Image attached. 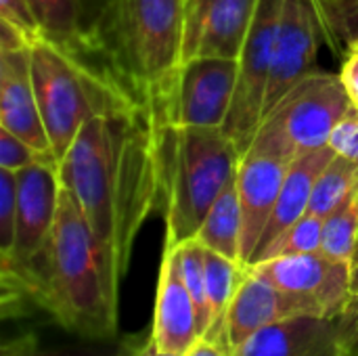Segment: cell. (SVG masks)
Returning a JSON list of instances; mask_svg holds the SVG:
<instances>
[{"instance_id": "cell-7", "label": "cell", "mask_w": 358, "mask_h": 356, "mask_svg": "<svg viewBox=\"0 0 358 356\" xmlns=\"http://www.w3.org/2000/svg\"><path fill=\"white\" fill-rule=\"evenodd\" d=\"M17 174V227L15 250L10 260L0 262L2 277V304L19 302L25 298V281L42 256L61 199V174L59 159H40Z\"/></svg>"}, {"instance_id": "cell-23", "label": "cell", "mask_w": 358, "mask_h": 356, "mask_svg": "<svg viewBox=\"0 0 358 356\" xmlns=\"http://www.w3.org/2000/svg\"><path fill=\"white\" fill-rule=\"evenodd\" d=\"M358 250V187L325 218L321 252L340 262H352Z\"/></svg>"}, {"instance_id": "cell-15", "label": "cell", "mask_w": 358, "mask_h": 356, "mask_svg": "<svg viewBox=\"0 0 358 356\" xmlns=\"http://www.w3.org/2000/svg\"><path fill=\"white\" fill-rule=\"evenodd\" d=\"M289 164L292 162L256 147H250L241 157L237 187L243 212L241 262L245 266H250V260L260 243Z\"/></svg>"}, {"instance_id": "cell-3", "label": "cell", "mask_w": 358, "mask_h": 356, "mask_svg": "<svg viewBox=\"0 0 358 356\" xmlns=\"http://www.w3.org/2000/svg\"><path fill=\"white\" fill-rule=\"evenodd\" d=\"M187 0H107L92 23L90 50L157 113L182 65Z\"/></svg>"}, {"instance_id": "cell-16", "label": "cell", "mask_w": 358, "mask_h": 356, "mask_svg": "<svg viewBox=\"0 0 358 356\" xmlns=\"http://www.w3.org/2000/svg\"><path fill=\"white\" fill-rule=\"evenodd\" d=\"M292 317H323V313L313 302L279 290L277 285L248 269L227 319L231 355L252 334Z\"/></svg>"}, {"instance_id": "cell-5", "label": "cell", "mask_w": 358, "mask_h": 356, "mask_svg": "<svg viewBox=\"0 0 358 356\" xmlns=\"http://www.w3.org/2000/svg\"><path fill=\"white\" fill-rule=\"evenodd\" d=\"M84 55L48 38H38L29 46L31 78L57 159L90 120L141 103L109 67H94Z\"/></svg>"}, {"instance_id": "cell-12", "label": "cell", "mask_w": 358, "mask_h": 356, "mask_svg": "<svg viewBox=\"0 0 358 356\" xmlns=\"http://www.w3.org/2000/svg\"><path fill=\"white\" fill-rule=\"evenodd\" d=\"M260 0H187L182 61L239 59Z\"/></svg>"}, {"instance_id": "cell-34", "label": "cell", "mask_w": 358, "mask_h": 356, "mask_svg": "<svg viewBox=\"0 0 358 356\" xmlns=\"http://www.w3.org/2000/svg\"><path fill=\"white\" fill-rule=\"evenodd\" d=\"M34 44V40L29 36H25L17 25L0 19V52L6 50H19V48H29Z\"/></svg>"}, {"instance_id": "cell-10", "label": "cell", "mask_w": 358, "mask_h": 356, "mask_svg": "<svg viewBox=\"0 0 358 356\" xmlns=\"http://www.w3.org/2000/svg\"><path fill=\"white\" fill-rule=\"evenodd\" d=\"M250 269L279 290L313 302L327 319H336L352 296L350 262L334 260L323 252L279 256Z\"/></svg>"}, {"instance_id": "cell-29", "label": "cell", "mask_w": 358, "mask_h": 356, "mask_svg": "<svg viewBox=\"0 0 358 356\" xmlns=\"http://www.w3.org/2000/svg\"><path fill=\"white\" fill-rule=\"evenodd\" d=\"M40 159H57V157H46L38 153L31 145H27L23 138L15 136L13 132L0 128V168L19 172Z\"/></svg>"}, {"instance_id": "cell-28", "label": "cell", "mask_w": 358, "mask_h": 356, "mask_svg": "<svg viewBox=\"0 0 358 356\" xmlns=\"http://www.w3.org/2000/svg\"><path fill=\"white\" fill-rule=\"evenodd\" d=\"M17 227V174L0 168V262L10 260Z\"/></svg>"}, {"instance_id": "cell-2", "label": "cell", "mask_w": 358, "mask_h": 356, "mask_svg": "<svg viewBox=\"0 0 358 356\" xmlns=\"http://www.w3.org/2000/svg\"><path fill=\"white\" fill-rule=\"evenodd\" d=\"M25 298L80 338L107 342L117 336L120 287L107 273L84 212L65 187L50 239L27 275Z\"/></svg>"}, {"instance_id": "cell-37", "label": "cell", "mask_w": 358, "mask_h": 356, "mask_svg": "<svg viewBox=\"0 0 358 356\" xmlns=\"http://www.w3.org/2000/svg\"><path fill=\"white\" fill-rule=\"evenodd\" d=\"M350 290L352 294H358V250L350 262Z\"/></svg>"}, {"instance_id": "cell-35", "label": "cell", "mask_w": 358, "mask_h": 356, "mask_svg": "<svg viewBox=\"0 0 358 356\" xmlns=\"http://www.w3.org/2000/svg\"><path fill=\"white\" fill-rule=\"evenodd\" d=\"M187 356H231L227 350H222V348H218V346H214L212 342H208V340H199L197 344H195V348L189 353Z\"/></svg>"}, {"instance_id": "cell-4", "label": "cell", "mask_w": 358, "mask_h": 356, "mask_svg": "<svg viewBox=\"0 0 358 356\" xmlns=\"http://www.w3.org/2000/svg\"><path fill=\"white\" fill-rule=\"evenodd\" d=\"M153 130L164 248H178L197 237L212 204L237 178L243 153L224 128L153 122Z\"/></svg>"}, {"instance_id": "cell-8", "label": "cell", "mask_w": 358, "mask_h": 356, "mask_svg": "<svg viewBox=\"0 0 358 356\" xmlns=\"http://www.w3.org/2000/svg\"><path fill=\"white\" fill-rule=\"evenodd\" d=\"M283 2L285 0H260L252 29L237 59L239 78L224 130L239 145L241 153H245L252 145L264 115Z\"/></svg>"}, {"instance_id": "cell-31", "label": "cell", "mask_w": 358, "mask_h": 356, "mask_svg": "<svg viewBox=\"0 0 358 356\" xmlns=\"http://www.w3.org/2000/svg\"><path fill=\"white\" fill-rule=\"evenodd\" d=\"M0 19L17 25L34 42L42 38V29H40V23L34 15L29 0H0Z\"/></svg>"}, {"instance_id": "cell-11", "label": "cell", "mask_w": 358, "mask_h": 356, "mask_svg": "<svg viewBox=\"0 0 358 356\" xmlns=\"http://www.w3.org/2000/svg\"><path fill=\"white\" fill-rule=\"evenodd\" d=\"M323 42L325 29L317 0H285L275 44V61L271 69L264 113L273 105H277L300 80L317 71L315 63Z\"/></svg>"}, {"instance_id": "cell-19", "label": "cell", "mask_w": 358, "mask_h": 356, "mask_svg": "<svg viewBox=\"0 0 358 356\" xmlns=\"http://www.w3.org/2000/svg\"><path fill=\"white\" fill-rule=\"evenodd\" d=\"M250 266L231 260L218 252L206 248V285H208V304H210V329L203 340L227 350L231 355L227 319L233 298L245 277Z\"/></svg>"}, {"instance_id": "cell-39", "label": "cell", "mask_w": 358, "mask_h": 356, "mask_svg": "<svg viewBox=\"0 0 358 356\" xmlns=\"http://www.w3.org/2000/svg\"><path fill=\"white\" fill-rule=\"evenodd\" d=\"M338 0H317V6H319V10H325L327 6H331V4H336Z\"/></svg>"}, {"instance_id": "cell-30", "label": "cell", "mask_w": 358, "mask_h": 356, "mask_svg": "<svg viewBox=\"0 0 358 356\" xmlns=\"http://www.w3.org/2000/svg\"><path fill=\"white\" fill-rule=\"evenodd\" d=\"M336 340L342 353L358 356V294H352L344 311L336 317Z\"/></svg>"}, {"instance_id": "cell-17", "label": "cell", "mask_w": 358, "mask_h": 356, "mask_svg": "<svg viewBox=\"0 0 358 356\" xmlns=\"http://www.w3.org/2000/svg\"><path fill=\"white\" fill-rule=\"evenodd\" d=\"M336 319L292 317L243 340L231 356H338Z\"/></svg>"}, {"instance_id": "cell-25", "label": "cell", "mask_w": 358, "mask_h": 356, "mask_svg": "<svg viewBox=\"0 0 358 356\" xmlns=\"http://www.w3.org/2000/svg\"><path fill=\"white\" fill-rule=\"evenodd\" d=\"M323 227H325V218L306 212L300 220H296L287 231H283L258 258L254 264L271 260V258H279V256H296V254H313V252H321V243H323ZM252 264V266H254Z\"/></svg>"}, {"instance_id": "cell-27", "label": "cell", "mask_w": 358, "mask_h": 356, "mask_svg": "<svg viewBox=\"0 0 358 356\" xmlns=\"http://www.w3.org/2000/svg\"><path fill=\"white\" fill-rule=\"evenodd\" d=\"M130 336L117 346H50L44 348L34 336H19L2 346L0 356H122L128 348Z\"/></svg>"}, {"instance_id": "cell-6", "label": "cell", "mask_w": 358, "mask_h": 356, "mask_svg": "<svg viewBox=\"0 0 358 356\" xmlns=\"http://www.w3.org/2000/svg\"><path fill=\"white\" fill-rule=\"evenodd\" d=\"M352 109L340 73L313 71L264 113L250 147L294 162L329 147L331 132Z\"/></svg>"}, {"instance_id": "cell-36", "label": "cell", "mask_w": 358, "mask_h": 356, "mask_svg": "<svg viewBox=\"0 0 358 356\" xmlns=\"http://www.w3.org/2000/svg\"><path fill=\"white\" fill-rule=\"evenodd\" d=\"M149 342V340H147ZM147 342L138 336H130V342H128V348L122 356H145V350H147Z\"/></svg>"}, {"instance_id": "cell-41", "label": "cell", "mask_w": 358, "mask_h": 356, "mask_svg": "<svg viewBox=\"0 0 358 356\" xmlns=\"http://www.w3.org/2000/svg\"><path fill=\"white\" fill-rule=\"evenodd\" d=\"M352 48H357V50H358V40H357V42H355V46H352ZM352 48H350V50H352Z\"/></svg>"}, {"instance_id": "cell-32", "label": "cell", "mask_w": 358, "mask_h": 356, "mask_svg": "<svg viewBox=\"0 0 358 356\" xmlns=\"http://www.w3.org/2000/svg\"><path fill=\"white\" fill-rule=\"evenodd\" d=\"M329 147L336 151V155H342L346 159H352L358 164V111L352 109L331 132Z\"/></svg>"}, {"instance_id": "cell-1", "label": "cell", "mask_w": 358, "mask_h": 356, "mask_svg": "<svg viewBox=\"0 0 358 356\" xmlns=\"http://www.w3.org/2000/svg\"><path fill=\"white\" fill-rule=\"evenodd\" d=\"M59 174L120 287L134 241L157 212V145L149 109L138 103L90 120L59 159Z\"/></svg>"}, {"instance_id": "cell-24", "label": "cell", "mask_w": 358, "mask_h": 356, "mask_svg": "<svg viewBox=\"0 0 358 356\" xmlns=\"http://www.w3.org/2000/svg\"><path fill=\"white\" fill-rule=\"evenodd\" d=\"M176 250H178L180 275L193 298L201 338H206L210 329V304H208V285H206V248L197 239H191V241L180 243Z\"/></svg>"}, {"instance_id": "cell-13", "label": "cell", "mask_w": 358, "mask_h": 356, "mask_svg": "<svg viewBox=\"0 0 358 356\" xmlns=\"http://www.w3.org/2000/svg\"><path fill=\"white\" fill-rule=\"evenodd\" d=\"M0 128L13 132L46 157H57L42 120L29 48L0 52Z\"/></svg>"}, {"instance_id": "cell-33", "label": "cell", "mask_w": 358, "mask_h": 356, "mask_svg": "<svg viewBox=\"0 0 358 356\" xmlns=\"http://www.w3.org/2000/svg\"><path fill=\"white\" fill-rule=\"evenodd\" d=\"M340 78L346 86V92L355 105V109L358 111V50L352 48L344 61H342V71H340Z\"/></svg>"}, {"instance_id": "cell-9", "label": "cell", "mask_w": 358, "mask_h": 356, "mask_svg": "<svg viewBox=\"0 0 358 356\" xmlns=\"http://www.w3.org/2000/svg\"><path fill=\"white\" fill-rule=\"evenodd\" d=\"M239 78V61L222 57H193L182 61L168 103L149 113L153 122L180 126L224 128Z\"/></svg>"}, {"instance_id": "cell-38", "label": "cell", "mask_w": 358, "mask_h": 356, "mask_svg": "<svg viewBox=\"0 0 358 356\" xmlns=\"http://www.w3.org/2000/svg\"><path fill=\"white\" fill-rule=\"evenodd\" d=\"M145 356H187V355H174V353H164V350H157L151 340L147 342V350H145Z\"/></svg>"}, {"instance_id": "cell-22", "label": "cell", "mask_w": 358, "mask_h": 356, "mask_svg": "<svg viewBox=\"0 0 358 356\" xmlns=\"http://www.w3.org/2000/svg\"><path fill=\"white\" fill-rule=\"evenodd\" d=\"M358 187V164L336 155L315 183L308 212L327 218Z\"/></svg>"}, {"instance_id": "cell-26", "label": "cell", "mask_w": 358, "mask_h": 356, "mask_svg": "<svg viewBox=\"0 0 358 356\" xmlns=\"http://www.w3.org/2000/svg\"><path fill=\"white\" fill-rule=\"evenodd\" d=\"M325 42L342 59L358 40V0H338L321 10Z\"/></svg>"}, {"instance_id": "cell-40", "label": "cell", "mask_w": 358, "mask_h": 356, "mask_svg": "<svg viewBox=\"0 0 358 356\" xmlns=\"http://www.w3.org/2000/svg\"><path fill=\"white\" fill-rule=\"evenodd\" d=\"M338 356H357V355H350V353H342V350H340V355Z\"/></svg>"}, {"instance_id": "cell-21", "label": "cell", "mask_w": 358, "mask_h": 356, "mask_svg": "<svg viewBox=\"0 0 358 356\" xmlns=\"http://www.w3.org/2000/svg\"><path fill=\"white\" fill-rule=\"evenodd\" d=\"M203 248L218 252L231 260L241 262V239H243V212L239 199L237 178L212 204L197 237ZM243 264V262H241Z\"/></svg>"}, {"instance_id": "cell-18", "label": "cell", "mask_w": 358, "mask_h": 356, "mask_svg": "<svg viewBox=\"0 0 358 356\" xmlns=\"http://www.w3.org/2000/svg\"><path fill=\"white\" fill-rule=\"evenodd\" d=\"M334 157H336V151L331 147H323V149L304 153L289 164L287 174L281 185V191H279V197H277V204H275L271 218L264 227L260 243L250 260V266L283 231H287L296 220H300L308 212L315 183Z\"/></svg>"}, {"instance_id": "cell-14", "label": "cell", "mask_w": 358, "mask_h": 356, "mask_svg": "<svg viewBox=\"0 0 358 356\" xmlns=\"http://www.w3.org/2000/svg\"><path fill=\"white\" fill-rule=\"evenodd\" d=\"M149 340L157 350L174 355H189L203 340L193 298L180 275L176 248H164Z\"/></svg>"}, {"instance_id": "cell-20", "label": "cell", "mask_w": 358, "mask_h": 356, "mask_svg": "<svg viewBox=\"0 0 358 356\" xmlns=\"http://www.w3.org/2000/svg\"><path fill=\"white\" fill-rule=\"evenodd\" d=\"M40 23L42 38H48L65 48L90 50V2L88 0H29Z\"/></svg>"}]
</instances>
